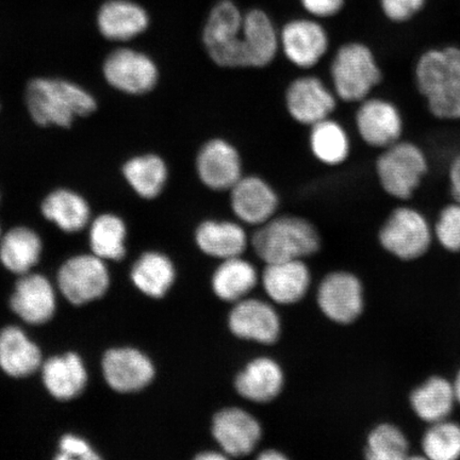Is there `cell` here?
Masks as SVG:
<instances>
[{
  "instance_id": "cell-1",
  "label": "cell",
  "mask_w": 460,
  "mask_h": 460,
  "mask_svg": "<svg viewBox=\"0 0 460 460\" xmlns=\"http://www.w3.org/2000/svg\"><path fill=\"white\" fill-rule=\"evenodd\" d=\"M24 103L29 118L42 128L70 129L77 119L89 118L99 109V101L84 85L53 76L29 79Z\"/></svg>"
},
{
  "instance_id": "cell-2",
  "label": "cell",
  "mask_w": 460,
  "mask_h": 460,
  "mask_svg": "<svg viewBox=\"0 0 460 460\" xmlns=\"http://www.w3.org/2000/svg\"><path fill=\"white\" fill-rule=\"evenodd\" d=\"M420 94L434 118L460 119V48L445 46L425 50L415 66Z\"/></svg>"
},
{
  "instance_id": "cell-3",
  "label": "cell",
  "mask_w": 460,
  "mask_h": 460,
  "mask_svg": "<svg viewBox=\"0 0 460 460\" xmlns=\"http://www.w3.org/2000/svg\"><path fill=\"white\" fill-rule=\"evenodd\" d=\"M252 247L267 263L302 261L318 252L321 238L312 223L296 216L274 217L259 226Z\"/></svg>"
},
{
  "instance_id": "cell-4",
  "label": "cell",
  "mask_w": 460,
  "mask_h": 460,
  "mask_svg": "<svg viewBox=\"0 0 460 460\" xmlns=\"http://www.w3.org/2000/svg\"><path fill=\"white\" fill-rule=\"evenodd\" d=\"M330 74L333 92L345 102L365 101L383 80L376 55L361 42L341 45L333 55Z\"/></svg>"
},
{
  "instance_id": "cell-5",
  "label": "cell",
  "mask_w": 460,
  "mask_h": 460,
  "mask_svg": "<svg viewBox=\"0 0 460 460\" xmlns=\"http://www.w3.org/2000/svg\"><path fill=\"white\" fill-rule=\"evenodd\" d=\"M244 13L234 0H217L201 32L209 59L223 68H246L243 41Z\"/></svg>"
},
{
  "instance_id": "cell-6",
  "label": "cell",
  "mask_w": 460,
  "mask_h": 460,
  "mask_svg": "<svg viewBox=\"0 0 460 460\" xmlns=\"http://www.w3.org/2000/svg\"><path fill=\"white\" fill-rule=\"evenodd\" d=\"M429 170L427 154L418 144L400 140L383 149L376 159L379 186L389 197L411 199Z\"/></svg>"
},
{
  "instance_id": "cell-7",
  "label": "cell",
  "mask_w": 460,
  "mask_h": 460,
  "mask_svg": "<svg viewBox=\"0 0 460 460\" xmlns=\"http://www.w3.org/2000/svg\"><path fill=\"white\" fill-rule=\"evenodd\" d=\"M102 78L114 91L130 96H144L157 88L160 68L156 60L144 51L119 48L102 61Z\"/></svg>"
},
{
  "instance_id": "cell-8",
  "label": "cell",
  "mask_w": 460,
  "mask_h": 460,
  "mask_svg": "<svg viewBox=\"0 0 460 460\" xmlns=\"http://www.w3.org/2000/svg\"><path fill=\"white\" fill-rule=\"evenodd\" d=\"M433 234L429 223L419 210L402 206L391 212L379 232V243L402 261L421 257L429 249Z\"/></svg>"
},
{
  "instance_id": "cell-9",
  "label": "cell",
  "mask_w": 460,
  "mask_h": 460,
  "mask_svg": "<svg viewBox=\"0 0 460 460\" xmlns=\"http://www.w3.org/2000/svg\"><path fill=\"white\" fill-rule=\"evenodd\" d=\"M58 286L62 296L76 306L99 300L111 286L105 261L91 255L74 256L58 272Z\"/></svg>"
},
{
  "instance_id": "cell-10",
  "label": "cell",
  "mask_w": 460,
  "mask_h": 460,
  "mask_svg": "<svg viewBox=\"0 0 460 460\" xmlns=\"http://www.w3.org/2000/svg\"><path fill=\"white\" fill-rule=\"evenodd\" d=\"M280 53L291 65L310 70L330 49V34L320 20L312 16L289 20L279 29Z\"/></svg>"
},
{
  "instance_id": "cell-11",
  "label": "cell",
  "mask_w": 460,
  "mask_h": 460,
  "mask_svg": "<svg viewBox=\"0 0 460 460\" xmlns=\"http://www.w3.org/2000/svg\"><path fill=\"white\" fill-rule=\"evenodd\" d=\"M195 172L205 188L229 192L243 177V160L239 149L224 137H211L199 149Z\"/></svg>"
},
{
  "instance_id": "cell-12",
  "label": "cell",
  "mask_w": 460,
  "mask_h": 460,
  "mask_svg": "<svg viewBox=\"0 0 460 460\" xmlns=\"http://www.w3.org/2000/svg\"><path fill=\"white\" fill-rule=\"evenodd\" d=\"M338 97L323 80L313 75L297 77L288 85L285 106L296 123L313 126L335 112Z\"/></svg>"
},
{
  "instance_id": "cell-13",
  "label": "cell",
  "mask_w": 460,
  "mask_h": 460,
  "mask_svg": "<svg viewBox=\"0 0 460 460\" xmlns=\"http://www.w3.org/2000/svg\"><path fill=\"white\" fill-rule=\"evenodd\" d=\"M355 126L367 146L383 149L402 140L404 119L394 102L382 97H367L359 102Z\"/></svg>"
},
{
  "instance_id": "cell-14",
  "label": "cell",
  "mask_w": 460,
  "mask_h": 460,
  "mask_svg": "<svg viewBox=\"0 0 460 460\" xmlns=\"http://www.w3.org/2000/svg\"><path fill=\"white\" fill-rule=\"evenodd\" d=\"M228 193L234 215L247 226H261L279 210L278 191L261 176L243 175Z\"/></svg>"
},
{
  "instance_id": "cell-15",
  "label": "cell",
  "mask_w": 460,
  "mask_h": 460,
  "mask_svg": "<svg viewBox=\"0 0 460 460\" xmlns=\"http://www.w3.org/2000/svg\"><path fill=\"white\" fill-rule=\"evenodd\" d=\"M102 366L109 387L118 393H137L148 386L155 377L152 360L134 348L107 350Z\"/></svg>"
},
{
  "instance_id": "cell-16",
  "label": "cell",
  "mask_w": 460,
  "mask_h": 460,
  "mask_svg": "<svg viewBox=\"0 0 460 460\" xmlns=\"http://www.w3.org/2000/svg\"><path fill=\"white\" fill-rule=\"evenodd\" d=\"M318 303L327 318L341 324L350 323L364 308L359 279L344 272L327 276L319 287Z\"/></svg>"
},
{
  "instance_id": "cell-17",
  "label": "cell",
  "mask_w": 460,
  "mask_h": 460,
  "mask_svg": "<svg viewBox=\"0 0 460 460\" xmlns=\"http://www.w3.org/2000/svg\"><path fill=\"white\" fill-rule=\"evenodd\" d=\"M10 306L28 324L48 323L53 319L57 308L54 287L41 274L21 275L11 296Z\"/></svg>"
},
{
  "instance_id": "cell-18",
  "label": "cell",
  "mask_w": 460,
  "mask_h": 460,
  "mask_svg": "<svg viewBox=\"0 0 460 460\" xmlns=\"http://www.w3.org/2000/svg\"><path fill=\"white\" fill-rule=\"evenodd\" d=\"M243 41L246 68L271 66L280 53L279 29L272 17L261 8L244 13Z\"/></svg>"
},
{
  "instance_id": "cell-19",
  "label": "cell",
  "mask_w": 460,
  "mask_h": 460,
  "mask_svg": "<svg viewBox=\"0 0 460 460\" xmlns=\"http://www.w3.org/2000/svg\"><path fill=\"white\" fill-rule=\"evenodd\" d=\"M212 434L226 456L243 457L255 450L261 438V428L249 412L227 408L217 413Z\"/></svg>"
},
{
  "instance_id": "cell-20",
  "label": "cell",
  "mask_w": 460,
  "mask_h": 460,
  "mask_svg": "<svg viewBox=\"0 0 460 460\" xmlns=\"http://www.w3.org/2000/svg\"><path fill=\"white\" fill-rule=\"evenodd\" d=\"M120 174L137 197L154 200L160 198L168 187L170 168L161 155L146 152L126 159Z\"/></svg>"
},
{
  "instance_id": "cell-21",
  "label": "cell",
  "mask_w": 460,
  "mask_h": 460,
  "mask_svg": "<svg viewBox=\"0 0 460 460\" xmlns=\"http://www.w3.org/2000/svg\"><path fill=\"white\" fill-rule=\"evenodd\" d=\"M228 324L238 338L264 344L278 341L280 332L278 313L259 300L239 301L229 314Z\"/></svg>"
},
{
  "instance_id": "cell-22",
  "label": "cell",
  "mask_w": 460,
  "mask_h": 460,
  "mask_svg": "<svg viewBox=\"0 0 460 460\" xmlns=\"http://www.w3.org/2000/svg\"><path fill=\"white\" fill-rule=\"evenodd\" d=\"M40 210L45 220L66 234L82 232L92 221L89 200L73 188L51 190L42 199Z\"/></svg>"
},
{
  "instance_id": "cell-23",
  "label": "cell",
  "mask_w": 460,
  "mask_h": 460,
  "mask_svg": "<svg viewBox=\"0 0 460 460\" xmlns=\"http://www.w3.org/2000/svg\"><path fill=\"white\" fill-rule=\"evenodd\" d=\"M149 26L146 10L126 0H111L102 5L97 15V27L109 41L128 42L140 36Z\"/></svg>"
},
{
  "instance_id": "cell-24",
  "label": "cell",
  "mask_w": 460,
  "mask_h": 460,
  "mask_svg": "<svg viewBox=\"0 0 460 460\" xmlns=\"http://www.w3.org/2000/svg\"><path fill=\"white\" fill-rule=\"evenodd\" d=\"M43 383L49 394L60 401H70L83 393L88 372L76 353L54 356L42 367Z\"/></svg>"
},
{
  "instance_id": "cell-25",
  "label": "cell",
  "mask_w": 460,
  "mask_h": 460,
  "mask_svg": "<svg viewBox=\"0 0 460 460\" xmlns=\"http://www.w3.org/2000/svg\"><path fill=\"white\" fill-rule=\"evenodd\" d=\"M41 365V349L19 327L0 331V367L7 376L27 377Z\"/></svg>"
},
{
  "instance_id": "cell-26",
  "label": "cell",
  "mask_w": 460,
  "mask_h": 460,
  "mask_svg": "<svg viewBox=\"0 0 460 460\" xmlns=\"http://www.w3.org/2000/svg\"><path fill=\"white\" fill-rule=\"evenodd\" d=\"M264 290L276 303L301 301L310 285L309 270L302 261L268 263L262 276Z\"/></svg>"
},
{
  "instance_id": "cell-27",
  "label": "cell",
  "mask_w": 460,
  "mask_h": 460,
  "mask_svg": "<svg viewBox=\"0 0 460 460\" xmlns=\"http://www.w3.org/2000/svg\"><path fill=\"white\" fill-rule=\"evenodd\" d=\"M42 252L41 235L31 227H13L0 239V262L11 273H31L41 259Z\"/></svg>"
},
{
  "instance_id": "cell-28",
  "label": "cell",
  "mask_w": 460,
  "mask_h": 460,
  "mask_svg": "<svg viewBox=\"0 0 460 460\" xmlns=\"http://www.w3.org/2000/svg\"><path fill=\"white\" fill-rule=\"evenodd\" d=\"M195 243L206 255L226 261L243 254L247 245V235L239 223L206 220L195 230Z\"/></svg>"
},
{
  "instance_id": "cell-29",
  "label": "cell",
  "mask_w": 460,
  "mask_h": 460,
  "mask_svg": "<svg viewBox=\"0 0 460 460\" xmlns=\"http://www.w3.org/2000/svg\"><path fill=\"white\" fill-rule=\"evenodd\" d=\"M284 385V374L272 359H254L235 378V388L243 398L266 402L278 396Z\"/></svg>"
},
{
  "instance_id": "cell-30",
  "label": "cell",
  "mask_w": 460,
  "mask_h": 460,
  "mask_svg": "<svg viewBox=\"0 0 460 460\" xmlns=\"http://www.w3.org/2000/svg\"><path fill=\"white\" fill-rule=\"evenodd\" d=\"M308 143L314 159L327 166L343 164L352 152L347 129L332 118L310 126Z\"/></svg>"
},
{
  "instance_id": "cell-31",
  "label": "cell",
  "mask_w": 460,
  "mask_h": 460,
  "mask_svg": "<svg viewBox=\"0 0 460 460\" xmlns=\"http://www.w3.org/2000/svg\"><path fill=\"white\" fill-rule=\"evenodd\" d=\"M171 259L159 252H146L134 264L131 281L137 290L153 298L164 297L175 281Z\"/></svg>"
},
{
  "instance_id": "cell-32",
  "label": "cell",
  "mask_w": 460,
  "mask_h": 460,
  "mask_svg": "<svg viewBox=\"0 0 460 460\" xmlns=\"http://www.w3.org/2000/svg\"><path fill=\"white\" fill-rule=\"evenodd\" d=\"M128 228L113 212H103L90 223L89 243L92 252L103 261H119L125 258Z\"/></svg>"
},
{
  "instance_id": "cell-33",
  "label": "cell",
  "mask_w": 460,
  "mask_h": 460,
  "mask_svg": "<svg viewBox=\"0 0 460 460\" xmlns=\"http://www.w3.org/2000/svg\"><path fill=\"white\" fill-rule=\"evenodd\" d=\"M453 385L442 377H431L413 391L411 396L412 410L423 421H444L453 411L456 402Z\"/></svg>"
},
{
  "instance_id": "cell-34",
  "label": "cell",
  "mask_w": 460,
  "mask_h": 460,
  "mask_svg": "<svg viewBox=\"0 0 460 460\" xmlns=\"http://www.w3.org/2000/svg\"><path fill=\"white\" fill-rule=\"evenodd\" d=\"M256 284L255 268L240 256L226 259L212 279V288L217 296L226 302L243 300Z\"/></svg>"
},
{
  "instance_id": "cell-35",
  "label": "cell",
  "mask_w": 460,
  "mask_h": 460,
  "mask_svg": "<svg viewBox=\"0 0 460 460\" xmlns=\"http://www.w3.org/2000/svg\"><path fill=\"white\" fill-rule=\"evenodd\" d=\"M422 448L433 460L460 458V425L446 420L433 423L423 437Z\"/></svg>"
},
{
  "instance_id": "cell-36",
  "label": "cell",
  "mask_w": 460,
  "mask_h": 460,
  "mask_svg": "<svg viewBox=\"0 0 460 460\" xmlns=\"http://www.w3.org/2000/svg\"><path fill=\"white\" fill-rule=\"evenodd\" d=\"M408 442L394 425L382 424L371 431L367 438V458L373 460H401L407 458Z\"/></svg>"
},
{
  "instance_id": "cell-37",
  "label": "cell",
  "mask_w": 460,
  "mask_h": 460,
  "mask_svg": "<svg viewBox=\"0 0 460 460\" xmlns=\"http://www.w3.org/2000/svg\"><path fill=\"white\" fill-rule=\"evenodd\" d=\"M438 243L446 250L460 252V204L454 201L440 211L435 226Z\"/></svg>"
},
{
  "instance_id": "cell-38",
  "label": "cell",
  "mask_w": 460,
  "mask_h": 460,
  "mask_svg": "<svg viewBox=\"0 0 460 460\" xmlns=\"http://www.w3.org/2000/svg\"><path fill=\"white\" fill-rule=\"evenodd\" d=\"M382 13L391 22L404 24L424 10L428 0H378Z\"/></svg>"
},
{
  "instance_id": "cell-39",
  "label": "cell",
  "mask_w": 460,
  "mask_h": 460,
  "mask_svg": "<svg viewBox=\"0 0 460 460\" xmlns=\"http://www.w3.org/2000/svg\"><path fill=\"white\" fill-rule=\"evenodd\" d=\"M58 460H96L100 459L94 448L88 441L77 435L66 434L62 437L59 442V454L56 457Z\"/></svg>"
},
{
  "instance_id": "cell-40",
  "label": "cell",
  "mask_w": 460,
  "mask_h": 460,
  "mask_svg": "<svg viewBox=\"0 0 460 460\" xmlns=\"http://www.w3.org/2000/svg\"><path fill=\"white\" fill-rule=\"evenodd\" d=\"M345 2L347 0H300L305 13L318 20L337 16L343 10Z\"/></svg>"
},
{
  "instance_id": "cell-41",
  "label": "cell",
  "mask_w": 460,
  "mask_h": 460,
  "mask_svg": "<svg viewBox=\"0 0 460 460\" xmlns=\"http://www.w3.org/2000/svg\"><path fill=\"white\" fill-rule=\"evenodd\" d=\"M448 181L454 201L460 204V155L451 161L448 168Z\"/></svg>"
},
{
  "instance_id": "cell-42",
  "label": "cell",
  "mask_w": 460,
  "mask_h": 460,
  "mask_svg": "<svg viewBox=\"0 0 460 460\" xmlns=\"http://www.w3.org/2000/svg\"><path fill=\"white\" fill-rule=\"evenodd\" d=\"M285 458L286 457L283 456V454L278 451H266L263 452L261 456H259V459L261 460H279Z\"/></svg>"
},
{
  "instance_id": "cell-43",
  "label": "cell",
  "mask_w": 460,
  "mask_h": 460,
  "mask_svg": "<svg viewBox=\"0 0 460 460\" xmlns=\"http://www.w3.org/2000/svg\"><path fill=\"white\" fill-rule=\"evenodd\" d=\"M199 459H224L226 456H223V454H217V453H208V454H201V456H198Z\"/></svg>"
},
{
  "instance_id": "cell-44",
  "label": "cell",
  "mask_w": 460,
  "mask_h": 460,
  "mask_svg": "<svg viewBox=\"0 0 460 460\" xmlns=\"http://www.w3.org/2000/svg\"><path fill=\"white\" fill-rule=\"evenodd\" d=\"M454 394H456V399L458 402H460V371L456 377V384L453 385Z\"/></svg>"
},
{
  "instance_id": "cell-45",
  "label": "cell",
  "mask_w": 460,
  "mask_h": 460,
  "mask_svg": "<svg viewBox=\"0 0 460 460\" xmlns=\"http://www.w3.org/2000/svg\"><path fill=\"white\" fill-rule=\"evenodd\" d=\"M3 228H2V226H0V239H2L3 237Z\"/></svg>"
},
{
  "instance_id": "cell-46",
  "label": "cell",
  "mask_w": 460,
  "mask_h": 460,
  "mask_svg": "<svg viewBox=\"0 0 460 460\" xmlns=\"http://www.w3.org/2000/svg\"><path fill=\"white\" fill-rule=\"evenodd\" d=\"M2 199H3L2 192H0V204H2Z\"/></svg>"
},
{
  "instance_id": "cell-47",
  "label": "cell",
  "mask_w": 460,
  "mask_h": 460,
  "mask_svg": "<svg viewBox=\"0 0 460 460\" xmlns=\"http://www.w3.org/2000/svg\"><path fill=\"white\" fill-rule=\"evenodd\" d=\"M0 111H2V102H0Z\"/></svg>"
}]
</instances>
